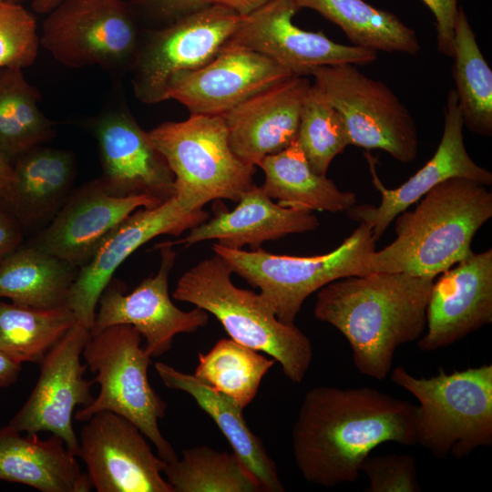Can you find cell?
I'll return each instance as SVG.
<instances>
[{
    "label": "cell",
    "mask_w": 492,
    "mask_h": 492,
    "mask_svg": "<svg viewBox=\"0 0 492 492\" xmlns=\"http://www.w3.org/2000/svg\"><path fill=\"white\" fill-rule=\"evenodd\" d=\"M310 86L306 77L291 76L224 114L234 154L244 163L256 167L264 157L295 141Z\"/></svg>",
    "instance_id": "cell-22"
},
{
    "label": "cell",
    "mask_w": 492,
    "mask_h": 492,
    "mask_svg": "<svg viewBox=\"0 0 492 492\" xmlns=\"http://www.w3.org/2000/svg\"><path fill=\"white\" fill-rule=\"evenodd\" d=\"M301 10L293 0H272L243 15L221 49H241L263 55L291 72L306 77L323 66L365 65L374 62L377 51L359 46L342 45L323 32L302 30L292 23Z\"/></svg>",
    "instance_id": "cell-12"
},
{
    "label": "cell",
    "mask_w": 492,
    "mask_h": 492,
    "mask_svg": "<svg viewBox=\"0 0 492 492\" xmlns=\"http://www.w3.org/2000/svg\"><path fill=\"white\" fill-rule=\"evenodd\" d=\"M163 473L173 492H260L261 487L232 451L207 446L183 449L181 458L166 462Z\"/></svg>",
    "instance_id": "cell-33"
},
{
    "label": "cell",
    "mask_w": 492,
    "mask_h": 492,
    "mask_svg": "<svg viewBox=\"0 0 492 492\" xmlns=\"http://www.w3.org/2000/svg\"><path fill=\"white\" fill-rule=\"evenodd\" d=\"M145 435L110 411L94 414L80 431L77 457L97 492H173L162 477L166 461L151 450Z\"/></svg>",
    "instance_id": "cell-15"
},
{
    "label": "cell",
    "mask_w": 492,
    "mask_h": 492,
    "mask_svg": "<svg viewBox=\"0 0 492 492\" xmlns=\"http://www.w3.org/2000/svg\"><path fill=\"white\" fill-rule=\"evenodd\" d=\"M40 100L22 68L0 67V149L12 161L56 135V123L39 109Z\"/></svg>",
    "instance_id": "cell-31"
},
{
    "label": "cell",
    "mask_w": 492,
    "mask_h": 492,
    "mask_svg": "<svg viewBox=\"0 0 492 492\" xmlns=\"http://www.w3.org/2000/svg\"><path fill=\"white\" fill-rule=\"evenodd\" d=\"M492 322V250L473 252L433 282L426 307V332L418 347H447Z\"/></svg>",
    "instance_id": "cell-19"
},
{
    "label": "cell",
    "mask_w": 492,
    "mask_h": 492,
    "mask_svg": "<svg viewBox=\"0 0 492 492\" xmlns=\"http://www.w3.org/2000/svg\"><path fill=\"white\" fill-rule=\"evenodd\" d=\"M209 218L203 209L190 210L176 196L157 207L136 210L108 235L90 260L79 268L66 305L78 322L91 330L103 291L131 253L159 235L179 236Z\"/></svg>",
    "instance_id": "cell-16"
},
{
    "label": "cell",
    "mask_w": 492,
    "mask_h": 492,
    "mask_svg": "<svg viewBox=\"0 0 492 492\" xmlns=\"http://www.w3.org/2000/svg\"><path fill=\"white\" fill-rule=\"evenodd\" d=\"M436 19V44L440 53L453 56L454 30L458 12V0H422Z\"/></svg>",
    "instance_id": "cell-38"
},
{
    "label": "cell",
    "mask_w": 492,
    "mask_h": 492,
    "mask_svg": "<svg viewBox=\"0 0 492 492\" xmlns=\"http://www.w3.org/2000/svg\"><path fill=\"white\" fill-rule=\"evenodd\" d=\"M105 190L117 197L146 196L164 202L175 196L174 175L148 132L128 112L114 110L93 126Z\"/></svg>",
    "instance_id": "cell-18"
},
{
    "label": "cell",
    "mask_w": 492,
    "mask_h": 492,
    "mask_svg": "<svg viewBox=\"0 0 492 492\" xmlns=\"http://www.w3.org/2000/svg\"><path fill=\"white\" fill-rule=\"evenodd\" d=\"M293 76L272 59L256 52L221 49L208 64L177 77L168 99L190 114L223 116L257 93Z\"/></svg>",
    "instance_id": "cell-21"
},
{
    "label": "cell",
    "mask_w": 492,
    "mask_h": 492,
    "mask_svg": "<svg viewBox=\"0 0 492 492\" xmlns=\"http://www.w3.org/2000/svg\"><path fill=\"white\" fill-rule=\"evenodd\" d=\"M14 179L13 161L0 149V199L6 192Z\"/></svg>",
    "instance_id": "cell-43"
},
{
    "label": "cell",
    "mask_w": 492,
    "mask_h": 492,
    "mask_svg": "<svg viewBox=\"0 0 492 492\" xmlns=\"http://www.w3.org/2000/svg\"><path fill=\"white\" fill-rule=\"evenodd\" d=\"M419 200L395 217V239L372 253L374 272L435 278L473 253L475 234L492 217V193L466 178L447 179Z\"/></svg>",
    "instance_id": "cell-3"
},
{
    "label": "cell",
    "mask_w": 492,
    "mask_h": 492,
    "mask_svg": "<svg viewBox=\"0 0 492 492\" xmlns=\"http://www.w3.org/2000/svg\"><path fill=\"white\" fill-rule=\"evenodd\" d=\"M77 458L56 435L41 439L9 425L0 428V480L42 492H88L91 481Z\"/></svg>",
    "instance_id": "cell-24"
},
{
    "label": "cell",
    "mask_w": 492,
    "mask_h": 492,
    "mask_svg": "<svg viewBox=\"0 0 492 492\" xmlns=\"http://www.w3.org/2000/svg\"><path fill=\"white\" fill-rule=\"evenodd\" d=\"M275 362L231 338H223L207 354H199L194 375L244 409Z\"/></svg>",
    "instance_id": "cell-34"
},
{
    "label": "cell",
    "mask_w": 492,
    "mask_h": 492,
    "mask_svg": "<svg viewBox=\"0 0 492 492\" xmlns=\"http://www.w3.org/2000/svg\"><path fill=\"white\" fill-rule=\"evenodd\" d=\"M61 0H32L31 7L34 12L38 14H47L50 12Z\"/></svg>",
    "instance_id": "cell-44"
},
{
    "label": "cell",
    "mask_w": 492,
    "mask_h": 492,
    "mask_svg": "<svg viewBox=\"0 0 492 492\" xmlns=\"http://www.w3.org/2000/svg\"><path fill=\"white\" fill-rule=\"evenodd\" d=\"M434 279L387 272L338 279L318 290L313 315L346 338L361 374L382 381L396 349L423 335Z\"/></svg>",
    "instance_id": "cell-2"
},
{
    "label": "cell",
    "mask_w": 492,
    "mask_h": 492,
    "mask_svg": "<svg viewBox=\"0 0 492 492\" xmlns=\"http://www.w3.org/2000/svg\"><path fill=\"white\" fill-rule=\"evenodd\" d=\"M369 484L366 492H419L416 460L410 455L367 456L361 466Z\"/></svg>",
    "instance_id": "cell-37"
},
{
    "label": "cell",
    "mask_w": 492,
    "mask_h": 492,
    "mask_svg": "<svg viewBox=\"0 0 492 492\" xmlns=\"http://www.w3.org/2000/svg\"><path fill=\"white\" fill-rule=\"evenodd\" d=\"M77 269L34 245L0 261V299L36 309L66 305Z\"/></svg>",
    "instance_id": "cell-28"
},
{
    "label": "cell",
    "mask_w": 492,
    "mask_h": 492,
    "mask_svg": "<svg viewBox=\"0 0 492 492\" xmlns=\"http://www.w3.org/2000/svg\"><path fill=\"white\" fill-rule=\"evenodd\" d=\"M243 15L219 5H208L151 31L140 44L129 67L133 92L146 104L168 100L170 84L211 61Z\"/></svg>",
    "instance_id": "cell-10"
},
{
    "label": "cell",
    "mask_w": 492,
    "mask_h": 492,
    "mask_svg": "<svg viewBox=\"0 0 492 492\" xmlns=\"http://www.w3.org/2000/svg\"><path fill=\"white\" fill-rule=\"evenodd\" d=\"M463 118L455 89L448 92L444 109V130L434 156L407 181L395 189H387L376 175L368 159L372 181L381 194L378 206L354 205L346 212L357 222L371 226L378 241L395 217L417 202L432 188L450 178H466L490 186L492 173L478 166L468 154L463 140Z\"/></svg>",
    "instance_id": "cell-17"
},
{
    "label": "cell",
    "mask_w": 492,
    "mask_h": 492,
    "mask_svg": "<svg viewBox=\"0 0 492 492\" xmlns=\"http://www.w3.org/2000/svg\"><path fill=\"white\" fill-rule=\"evenodd\" d=\"M141 334L129 324H115L90 333L82 355L100 390L97 397L80 407L74 417L86 422L94 414L110 411L120 415L151 441L159 456L172 462L178 458L172 445L163 436L159 420L167 410L165 401L151 387L148 368L151 357L141 348Z\"/></svg>",
    "instance_id": "cell-8"
},
{
    "label": "cell",
    "mask_w": 492,
    "mask_h": 492,
    "mask_svg": "<svg viewBox=\"0 0 492 492\" xmlns=\"http://www.w3.org/2000/svg\"><path fill=\"white\" fill-rule=\"evenodd\" d=\"M231 273L214 253L182 274L173 298L213 314L232 340L270 355L289 380L302 383L313 360L310 339L294 324L281 322L261 293L236 287Z\"/></svg>",
    "instance_id": "cell-4"
},
{
    "label": "cell",
    "mask_w": 492,
    "mask_h": 492,
    "mask_svg": "<svg viewBox=\"0 0 492 492\" xmlns=\"http://www.w3.org/2000/svg\"><path fill=\"white\" fill-rule=\"evenodd\" d=\"M89 337L90 330L77 321L39 363L34 389L7 424L26 434L50 432L62 438L77 456L79 442L72 425L73 413L95 398L91 388L96 383L84 377L87 365L80 361Z\"/></svg>",
    "instance_id": "cell-14"
},
{
    "label": "cell",
    "mask_w": 492,
    "mask_h": 492,
    "mask_svg": "<svg viewBox=\"0 0 492 492\" xmlns=\"http://www.w3.org/2000/svg\"><path fill=\"white\" fill-rule=\"evenodd\" d=\"M148 134L174 175L175 196L190 210L216 200L238 202L254 184L256 168L231 150L223 116L190 114Z\"/></svg>",
    "instance_id": "cell-7"
},
{
    "label": "cell",
    "mask_w": 492,
    "mask_h": 492,
    "mask_svg": "<svg viewBox=\"0 0 492 492\" xmlns=\"http://www.w3.org/2000/svg\"><path fill=\"white\" fill-rule=\"evenodd\" d=\"M173 245L169 241L156 245L160 252L159 271L129 293L125 294L122 282L112 278L98 300L91 334L115 324L132 325L145 338L144 349L153 358L169 351L177 334L208 323L206 311L199 307L181 311L169 298V274L177 256Z\"/></svg>",
    "instance_id": "cell-13"
},
{
    "label": "cell",
    "mask_w": 492,
    "mask_h": 492,
    "mask_svg": "<svg viewBox=\"0 0 492 492\" xmlns=\"http://www.w3.org/2000/svg\"><path fill=\"white\" fill-rule=\"evenodd\" d=\"M233 273L261 290L276 317L294 324L303 302L313 292L338 279L374 272L371 256L375 240L369 224L358 227L335 250L317 256L273 254L261 248L244 251L213 243Z\"/></svg>",
    "instance_id": "cell-6"
},
{
    "label": "cell",
    "mask_w": 492,
    "mask_h": 492,
    "mask_svg": "<svg viewBox=\"0 0 492 492\" xmlns=\"http://www.w3.org/2000/svg\"><path fill=\"white\" fill-rule=\"evenodd\" d=\"M265 175L261 186L278 204L306 211H347L356 204V195L339 190L333 179L315 173L299 144L264 157L258 163Z\"/></svg>",
    "instance_id": "cell-27"
},
{
    "label": "cell",
    "mask_w": 492,
    "mask_h": 492,
    "mask_svg": "<svg viewBox=\"0 0 492 492\" xmlns=\"http://www.w3.org/2000/svg\"><path fill=\"white\" fill-rule=\"evenodd\" d=\"M311 75L342 117L350 145L382 149L402 163L416 159L415 122L386 85L353 64L319 67Z\"/></svg>",
    "instance_id": "cell-9"
},
{
    "label": "cell",
    "mask_w": 492,
    "mask_h": 492,
    "mask_svg": "<svg viewBox=\"0 0 492 492\" xmlns=\"http://www.w3.org/2000/svg\"><path fill=\"white\" fill-rule=\"evenodd\" d=\"M13 167L14 179L0 207L20 225L45 219L67 199L75 175L68 151L37 146L17 157Z\"/></svg>",
    "instance_id": "cell-26"
},
{
    "label": "cell",
    "mask_w": 492,
    "mask_h": 492,
    "mask_svg": "<svg viewBox=\"0 0 492 492\" xmlns=\"http://www.w3.org/2000/svg\"><path fill=\"white\" fill-rule=\"evenodd\" d=\"M213 218L191 228L189 234L176 243L187 247L217 240L219 244L251 250L264 241L279 240L289 234L316 230L320 222L312 211L285 208L272 201L261 187L253 184L231 211L216 209Z\"/></svg>",
    "instance_id": "cell-23"
},
{
    "label": "cell",
    "mask_w": 492,
    "mask_h": 492,
    "mask_svg": "<svg viewBox=\"0 0 492 492\" xmlns=\"http://www.w3.org/2000/svg\"><path fill=\"white\" fill-rule=\"evenodd\" d=\"M391 380L419 402L415 407V445L437 458L461 459L492 445V364L436 376L415 377L397 366Z\"/></svg>",
    "instance_id": "cell-5"
},
{
    "label": "cell",
    "mask_w": 492,
    "mask_h": 492,
    "mask_svg": "<svg viewBox=\"0 0 492 492\" xmlns=\"http://www.w3.org/2000/svg\"><path fill=\"white\" fill-rule=\"evenodd\" d=\"M22 369L17 364L0 351V388H6L16 382Z\"/></svg>",
    "instance_id": "cell-42"
},
{
    "label": "cell",
    "mask_w": 492,
    "mask_h": 492,
    "mask_svg": "<svg viewBox=\"0 0 492 492\" xmlns=\"http://www.w3.org/2000/svg\"><path fill=\"white\" fill-rule=\"evenodd\" d=\"M77 322L67 305L44 310L0 299V351L20 364H39Z\"/></svg>",
    "instance_id": "cell-32"
},
{
    "label": "cell",
    "mask_w": 492,
    "mask_h": 492,
    "mask_svg": "<svg viewBox=\"0 0 492 492\" xmlns=\"http://www.w3.org/2000/svg\"><path fill=\"white\" fill-rule=\"evenodd\" d=\"M154 367L168 388L190 395L212 418L233 452L254 476L261 491H285L275 463L261 440L248 426L243 409L194 374L183 373L162 362H157Z\"/></svg>",
    "instance_id": "cell-25"
},
{
    "label": "cell",
    "mask_w": 492,
    "mask_h": 492,
    "mask_svg": "<svg viewBox=\"0 0 492 492\" xmlns=\"http://www.w3.org/2000/svg\"><path fill=\"white\" fill-rule=\"evenodd\" d=\"M415 407L367 386L311 388L292 427L298 469L306 481L319 486L356 481L374 447L385 442L415 446Z\"/></svg>",
    "instance_id": "cell-1"
},
{
    "label": "cell",
    "mask_w": 492,
    "mask_h": 492,
    "mask_svg": "<svg viewBox=\"0 0 492 492\" xmlns=\"http://www.w3.org/2000/svg\"><path fill=\"white\" fill-rule=\"evenodd\" d=\"M40 46L60 64L130 67L140 37L125 0H61L43 21Z\"/></svg>",
    "instance_id": "cell-11"
},
{
    "label": "cell",
    "mask_w": 492,
    "mask_h": 492,
    "mask_svg": "<svg viewBox=\"0 0 492 492\" xmlns=\"http://www.w3.org/2000/svg\"><path fill=\"white\" fill-rule=\"evenodd\" d=\"M170 22L205 7L206 0H125Z\"/></svg>",
    "instance_id": "cell-39"
},
{
    "label": "cell",
    "mask_w": 492,
    "mask_h": 492,
    "mask_svg": "<svg viewBox=\"0 0 492 492\" xmlns=\"http://www.w3.org/2000/svg\"><path fill=\"white\" fill-rule=\"evenodd\" d=\"M160 203L146 196H113L97 179L68 196L56 218L31 244L76 269L80 268L132 212Z\"/></svg>",
    "instance_id": "cell-20"
},
{
    "label": "cell",
    "mask_w": 492,
    "mask_h": 492,
    "mask_svg": "<svg viewBox=\"0 0 492 492\" xmlns=\"http://www.w3.org/2000/svg\"><path fill=\"white\" fill-rule=\"evenodd\" d=\"M453 77L463 123L472 132L492 135V71L459 5L454 30Z\"/></svg>",
    "instance_id": "cell-30"
},
{
    "label": "cell",
    "mask_w": 492,
    "mask_h": 492,
    "mask_svg": "<svg viewBox=\"0 0 492 492\" xmlns=\"http://www.w3.org/2000/svg\"><path fill=\"white\" fill-rule=\"evenodd\" d=\"M296 142L313 170L323 176L332 160L350 145L342 117L315 84L310 86L303 100Z\"/></svg>",
    "instance_id": "cell-35"
},
{
    "label": "cell",
    "mask_w": 492,
    "mask_h": 492,
    "mask_svg": "<svg viewBox=\"0 0 492 492\" xmlns=\"http://www.w3.org/2000/svg\"><path fill=\"white\" fill-rule=\"evenodd\" d=\"M338 26L354 46L415 56L420 45L415 31L395 14L363 0H293Z\"/></svg>",
    "instance_id": "cell-29"
},
{
    "label": "cell",
    "mask_w": 492,
    "mask_h": 492,
    "mask_svg": "<svg viewBox=\"0 0 492 492\" xmlns=\"http://www.w3.org/2000/svg\"><path fill=\"white\" fill-rule=\"evenodd\" d=\"M21 241V225L0 207V261L18 248Z\"/></svg>",
    "instance_id": "cell-40"
},
{
    "label": "cell",
    "mask_w": 492,
    "mask_h": 492,
    "mask_svg": "<svg viewBox=\"0 0 492 492\" xmlns=\"http://www.w3.org/2000/svg\"><path fill=\"white\" fill-rule=\"evenodd\" d=\"M272 0H206L209 5L225 6L241 15H247Z\"/></svg>",
    "instance_id": "cell-41"
},
{
    "label": "cell",
    "mask_w": 492,
    "mask_h": 492,
    "mask_svg": "<svg viewBox=\"0 0 492 492\" xmlns=\"http://www.w3.org/2000/svg\"><path fill=\"white\" fill-rule=\"evenodd\" d=\"M39 47L35 15L23 4L0 1V67L33 65Z\"/></svg>",
    "instance_id": "cell-36"
},
{
    "label": "cell",
    "mask_w": 492,
    "mask_h": 492,
    "mask_svg": "<svg viewBox=\"0 0 492 492\" xmlns=\"http://www.w3.org/2000/svg\"><path fill=\"white\" fill-rule=\"evenodd\" d=\"M5 2H12V3H17V4H23L26 0H0Z\"/></svg>",
    "instance_id": "cell-45"
}]
</instances>
